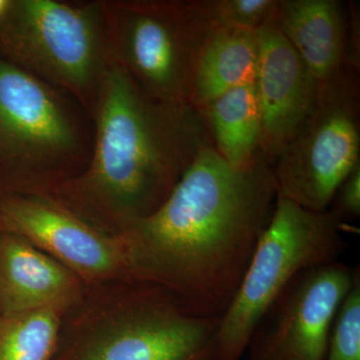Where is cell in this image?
<instances>
[{"instance_id":"obj_8","label":"cell","mask_w":360,"mask_h":360,"mask_svg":"<svg viewBox=\"0 0 360 360\" xmlns=\"http://www.w3.org/2000/svg\"><path fill=\"white\" fill-rule=\"evenodd\" d=\"M319 84L314 112L277 158V195L328 212L343 180L360 163L359 70L345 65Z\"/></svg>"},{"instance_id":"obj_10","label":"cell","mask_w":360,"mask_h":360,"mask_svg":"<svg viewBox=\"0 0 360 360\" xmlns=\"http://www.w3.org/2000/svg\"><path fill=\"white\" fill-rule=\"evenodd\" d=\"M0 231L25 238L86 285L129 274L120 238L97 231L51 196H1Z\"/></svg>"},{"instance_id":"obj_6","label":"cell","mask_w":360,"mask_h":360,"mask_svg":"<svg viewBox=\"0 0 360 360\" xmlns=\"http://www.w3.org/2000/svg\"><path fill=\"white\" fill-rule=\"evenodd\" d=\"M343 222L277 195L233 300L219 319L215 360H240L255 328L276 298L303 270L338 262Z\"/></svg>"},{"instance_id":"obj_14","label":"cell","mask_w":360,"mask_h":360,"mask_svg":"<svg viewBox=\"0 0 360 360\" xmlns=\"http://www.w3.org/2000/svg\"><path fill=\"white\" fill-rule=\"evenodd\" d=\"M258 58L257 30L217 26L196 63L191 105L203 108L229 90L255 82Z\"/></svg>"},{"instance_id":"obj_19","label":"cell","mask_w":360,"mask_h":360,"mask_svg":"<svg viewBox=\"0 0 360 360\" xmlns=\"http://www.w3.org/2000/svg\"><path fill=\"white\" fill-rule=\"evenodd\" d=\"M333 210H328L340 222L360 215V163L343 180L336 191Z\"/></svg>"},{"instance_id":"obj_3","label":"cell","mask_w":360,"mask_h":360,"mask_svg":"<svg viewBox=\"0 0 360 360\" xmlns=\"http://www.w3.org/2000/svg\"><path fill=\"white\" fill-rule=\"evenodd\" d=\"M219 326L127 274L86 285L63 315L51 360H215Z\"/></svg>"},{"instance_id":"obj_1","label":"cell","mask_w":360,"mask_h":360,"mask_svg":"<svg viewBox=\"0 0 360 360\" xmlns=\"http://www.w3.org/2000/svg\"><path fill=\"white\" fill-rule=\"evenodd\" d=\"M276 198L262 153L238 168L205 146L160 207L118 236L129 274L162 286L198 316L221 319Z\"/></svg>"},{"instance_id":"obj_15","label":"cell","mask_w":360,"mask_h":360,"mask_svg":"<svg viewBox=\"0 0 360 360\" xmlns=\"http://www.w3.org/2000/svg\"><path fill=\"white\" fill-rule=\"evenodd\" d=\"M213 146L232 167H250L260 155L262 111L255 82L240 85L198 108Z\"/></svg>"},{"instance_id":"obj_20","label":"cell","mask_w":360,"mask_h":360,"mask_svg":"<svg viewBox=\"0 0 360 360\" xmlns=\"http://www.w3.org/2000/svg\"><path fill=\"white\" fill-rule=\"evenodd\" d=\"M11 0H0V21L4 20V16L11 6Z\"/></svg>"},{"instance_id":"obj_16","label":"cell","mask_w":360,"mask_h":360,"mask_svg":"<svg viewBox=\"0 0 360 360\" xmlns=\"http://www.w3.org/2000/svg\"><path fill=\"white\" fill-rule=\"evenodd\" d=\"M68 309L0 315V360H51Z\"/></svg>"},{"instance_id":"obj_9","label":"cell","mask_w":360,"mask_h":360,"mask_svg":"<svg viewBox=\"0 0 360 360\" xmlns=\"http://www.w3.org/2000/svg\"><path fill=\"white\" fill-rule=\"evenodd\" d=\"M359 276L340 262L303 270L251 336L250 360H324L333 319Z\"/></svg>"},{"instance_id":"obj_5","label":"cell","mask_w":360,"mask_h":360,"mask_svg":"<svg viewBox=\"0 0 360 360\" xmlns=\"http://www.w3.org/2000/svg\"><path fill=\"white\" fill-rule=\"evenodd\" d=\"M0 54L72 96L94 117L115 65L103 0H11Z\"/></svg>"},{"instance_id":"obj_12","label":"cell","mask_w":360,"mask_h":360,"mask_svg":"<svg viewBox=\"0 0 360 360\" xmlns=\"http://www.w3.org/2000/svg\"><path fill=\"white\" fill-rule=\"evenodd\" d=\"M85 288L77 274L30 241L0 231V315L70 309Z\"/></svg>"},{"instance_id":"obj_18","label":"cell","mask_w":360,"mask_h":360,"mask_svg":"<svg viewBox=\"0 0 360 360\" xmlns=\"http://www.w3.org/2000/svg\"><path fill=\"white\" fill-rule=\"evenodd\" d=\"M215 25L258 30L276 11L278 0H207Z\"/></svg>"},{"instance_id":"obj_11","label":"cell","mask_w":360,"mask_h":360,"mask_svg":"<svg viewBox=\"0 0 360 360\" xmlns=\"http://www.w3.org/2000/svg\"><path fill=\"white\" fill-rule=\"evenodd\" d=\"M257 35L255 84L262 111L260 151L274 167L314 112L319 84L279 28L276 8Z\"/></svg>"},{"instance_id":"obj_17","label":"cell","mask_w":360,"mask_h":360,"mask_svg":"<svg viewBox=\"0 0 360 360\" xmlns=\"http://www.w3.org/2000/svg\"><path fill=\"white\" fill-rule=\"evenodd\" d=\"M324 360H360L359 276L336 311Z\"/></svg>"},{"instance_id":"obj_13","label":"cell","mask_w":360,"mask_h":360,"mask_svg":"<svg viewBox=\"0 0 360 360\" xmlns=\"http://www.w3.org/2000/svg\"><path fill=\"white\" fill-rule=\"evenodd\" d=\"M284 37L319 84L347 65V18L338 0H278Z\"/></svg>"},{"instance_id":"obj_7","label":"cell","mask_w":360,"mask_h":360,"mask_svg":"<svg viewBox=\"0 0 360 360\" xmlns=\"http://www.w3.org/2000/svg\"><path fill=\"white\" fill-rule=\"evenodd\" d=\"M116 65L149 96L191 104L194 71L217 25L207 0H103Z\"/></svg>"},{"instance_id":"obj_2","label":"cell","mask_w":360,"mask_h":360,"mask_svg":"<svg viewBox=\"0 0 360 360\" xmlns=\"http://www.w3.org/2000/svg\"><path fill=\"white\" fill-rule=\"evenodd\" d=\"M92 120L89 165L51 198L108 236L156 212L201 149L213 146L200 110L149 96L116 63Z\"/></svg>"},{"instance_id":"obj_4","label":"cell","mask_w":360,"mask_h":360,"mask_svg":"<svg viewBox=\"0 0 360 360\" xmlns=\"http://www.w3.org/2000/svg\"><path fill=\"white\" fill-rule=\"evenodd\" d=\"M94 135L72 96L0 54V198L51 196L84 172Z\"/></svg>"}]
</instances>
